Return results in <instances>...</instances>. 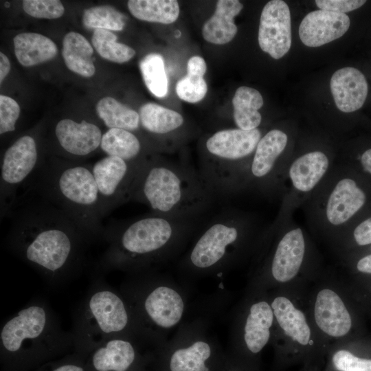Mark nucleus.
<instances>
[{
  "label": "nucleus",
  "mask_w": 371,
  "mask_h": 371,
  "mask_svg": "<svg viewBox=\"0 0 371 371\" xmlns=\"http://www.w3.org/2000/svg\"><path fill=\"white\" fill-rule=\"evenodd\" d=\"M100 148L106 156L128 162L143 163L151 158L144 155L142 143L133 131L121 128H109L103 133Z\"/></svg>",
  "instance_id": "nucleus-24"
},
{
  "label": "nucleus",
  "mask_w": 371,
  "mask_h": 371,
  "mask_svg": "<svg viewBox=\"0 0 371 371\" xmlns=\"http://www.w3.org/2000/svg\"><path fill=\"white\" fill-rule=\"evenodd\" d=\"M20 106L12 98L0 95V134L11 133L16 129L20 116Z\"/></svg>",
  "instance_id": "nucleus-40"
},
{
  "label": "nucleus",
  "mask_w": 371,
  "mask_h": 371,
  "mask_svg": "<svg viewBox=\"0 0 371 371\" xmlns=\"http://www.w3.org/2000/svg\"><path fill=\"white\" fill-rule=\"evenodd\" d=\"M357 160L360 170L371 176V147L363 150L357 157Z\"/></svg>",
  "instance_id": "nucleus-43"
},
{
  "label": "nucleus",
  "mask_w": 371,
  "mask_h": 371,
  "mask_svg": "<svg viewBox=\"0 0 371 371\" xmlns=\"http://www.w3.org/2000/svg\"><path fill=\"white\" fill-rule=\"evenodd\" d=\"M73 334L47 302L36 300L10 317L0 332L1 371H33L74 350Z\"/></svg>",
  "instance_id": "nucleus-2"
},
{
  "label": "nucleus",
  "mask_w": 371,
  "mask_h": 371,
  "mask_svg": "<svg viewBox=\"0 0 371 371\" xmlns=\"http://www.w3.org/2000/svg\"><path fill=\"white\" fill-rule=\"evenodd\" d=\"M307 294V308L313 325L325 346L346 341L353 328L352 313L341 282L322 274Z\"/></svg>",
  "instance_id": "nucleus-13"
},
{
  "label": "nucleus",
  "mask_w": 371,
  "mask_h": 371,
  "mask_svg": "<svg viewBox=\"0 0 371 371\" xmlns=\"http://www.w3.org/2000/svg\"><path fill=\"white\" fill-rule=\"evenodd\" d=\"M23 8L27 14L37 19H57L65 12L63 3L58 0H25Z\"/></svg>",
  "instance_id": "nucleus-38"
},
{
  "label": "nucleus",
  "mask_w": 371,
  "mask_h": 371,
  "mask_svg": "<svg viewBox=\"0 0 371 371\" xmlns=\"http://www.w3.org/2000/svg\"><path fill=\"white\" fill-rule=\"evenodd\" d=\"M261 49L274 59H280L291 46V23L289 8L282 0H272L264 6L258 36Z\"/></svg>",
  "instance_id": "nucleus-16"
},
{
  "label": "nucleus",
  "mask_w": 371,
  "mask_h": 371,
  "mask_svg": "<svg viewBox=\"0 0 371 371\" xmlns=\"http://www.w3.org/2000/svg\"><path fill=\"white\" fill-rule=\"evenodd\" d=\"M243 5L238 0H219L214 13L203 25V38L211 43L223 45L236 36L238 28L234 17L242 10Z\"/></svg>",
  "instance_id": "nucleus-23"
},
{
  "label": "nucleus",
  "mask_w": 371,
  "mask_h": 371,
  "mask_svg": "<svg viewBox=\"0 0 371 371\" xmlns=\"http://www.w3.org/2000/svg\"><path fill=\"white\" fill-rule=\"evenodd\" d=\"M96 113L109 128L137 131L140 125L139 113L122 104L115 98L106 96L96 104Z\"/></svg>",
  "instance_id": "nucleus-30"
},
{
  "label": "nucleus",
  "mask_w": 371,
  "mask_h": 371,
  "mask_svg": "<svg viewBox=\"0 0 371 371\" xmlns=\"http://www.w3.org/2000/svg\"><path fill=\"white\" fill-rule=\"evenodd\" d=\"M336 164L323 149H311L291 157L284 176V193L276 216L284 218L312 196Z\"/></svg>",
  "instance_id": "nucleus-14"
},
{
  "label": "nucleus",
  "mask_w": 371,
  "mask_h": 371,
  "mask_svg": "<svg viewBox=\"0 0 371 371\" xmlns=\"http://www.w3.org/2000/svg\"><path fill=\"white\" fill-rule=\"evenodd\" d=\"M175 89L180 99L196 103L205 97L207 86L203 77L187 74L177 82Z\"/></svg>",
  "instance_id": "nucleus-37"
},
{
  "label": "nucleus",
  "mask_w": 371,
  "mask_h": 371,
  "mask_svg": "<svg viewBox=\"0 0 371 371\" xmlns=\"http://www.w3.org/2000/svg\"><path fill=\"white\" fill-rule=\"evenodd\" d=\"M289 134L272 128L262 135L238 188V193L251 192L268 199L282 198L284 176L292 157Z\"/></svg>",
  "instance_id": "nucleus-11"
},
{
  "label": "nucleus",
  "mask_w": 371,
  "mask_h": 371,
  "mask_svg": "<svg viewBox=\"0 0 371 371\" xmlns=\"http://www.w3.org/2000/svg\"><path fill=\"white\" fill-rule=\"evenodd\" d=\"M215 199L198 170L157 157L143 165L130 196L153 213L174 217L201 216Z\"/></svg>",
  "instance_id": "nucleus-4"
},
{
  "label": "nucleus",
  "mask_w": 371,
  "mask_h": 371,
  "mask_svg": "<svg viewBox=\"0 0 371 371\" xmlns=\"http://www.w3.org/2000/svg\"><path fill=\"white\" fill-rule=\"evenodd\" d=\"M213 352L209 344L196 341L176 349L167 357L166 371H214Z\"/></svg>",
  "instance_id": "nucleus-26"
},
{
  "label": "nucleus",
  "mask_w": 371,
  "mask_h": 371,
  "mask_svg": "<svg viewBox=\"0 0 371 371\" xmlns=\"http://www.w3.org/2000/svg\"><path fill=\"white\" fill-rule=\"evenodd\" d=\"M330 87L337 109L344 113L361 109L368 93L365 76L358 69L351 67L337 70L330 78Z\"/></svg>",
  "instance_id": "nucleus-21"
},
{
  "label": "nucleus",
  "mask_w": 371,
  "mask_h": 371,
  "mask_svg": "<svg viewBox=\"0 0 371 371\" xmlns=\"http://www.w3.org/2000/svg\"><path fill=\"white\" fill-rule=\"evenodd\" d=\"M371 245V214L357 218L330 245L338 256L348 252L354 247Z\"/></svg>",
  "instance_id": "nucleus-32"
},
{
  "label": "nucleus",
  "mask_w": 371,
  "mask_h": 371,
  "mask_svg": "<svg viewBox=\"0 0 371 371\" xmlns=\"http://www.w3.org/2000/svg\"><path fill=\"white\" fill-rule=\"evenodd\" d=\"M201 218L174 217L150 212L113 221L104 226L102 238L108 247L99 267L108 271L148 265L194 231L201 225Z\"/></svg>",
  "instance_id": "nucleus-3"
},
{
  "label": "nucleus",
  "mask_w": 371,
  "mask_h": 371,
  "mask_svg": "<svg viewBox=\"0 0 371 371\" xmlns=\"http://www.w3.org/2000/svg\"><path fill=\"white\" fill-rule=\"evenodd\" d=\"M87 371H146L135 346L120 336L109 339L86 356Z\"/></svg>",
  "instance_id": "nucleus-18"
},
{
  "label": "nucleus",
  "mask_w": 371,
  "mask_h": 371,
  "mask_svg": "<svg viewBox=\"0 0 371 371\" xmlns=\"http://www.w3.org/2000/svg\"><path fill=\"white\" fill-rule=\"evenodd\" d=\"M93 49L82 34L69 32L63 40L62 56L67 67L84 77H91L95 72L92 60Z\"/></svg>",
  "instance_id": "nucleus-27"
},
{
  "label": "nucleus",
  "mask_w": 371,
  "mask_h": 371,
  "mask_svg": "<svg viewBox=\"0 0 371 371\" xmlns=\"http://www.w3.org/2000/svg\"><path fill=\"white\" fill-rule=\"evenodd\" d=\"M82 23L87 29L109 31H121L125 25L124 16L109 5H98L87 9L82 16Z\"/></svg>",
  "instance_id": "nucleus-35"
},
{
  "label": "nucleus",
  "mask_w": 371,
  "mask_h": 371,
  "mask_svg": "<svg viewBox=\"0 0 371 371\" xmlns=\"http://www.w3.org/2000/svg\"><path fill=\"white\" fill-rule=\"evenodd\" d=\"M139 115L144 129L157 135L172 134L184 124V118L179 113L153 102L142 105Z\"/></svg>",
  "instance_id": "nucleus-29"
},
{
  "label": "nucleus",
  "mask_w": 371,
  "mask_h": 371,
  "mask_svg": "<svg viewBox=\"0 0 371 371\" xmlns=\"http://www.w3.org/2000/svg\"><path fill=\"white\" fill-rule=\"evenodd\" d=\"M127 6L133 16L148 22L170 24L179 15V5L175 0H130Z\"/></svg>",
  "instance_id": "nucleus-31"
},
{
  "label": "nucleus",
  "mask_w": 371,
  "mask_h": 371,
  "mask_svg": "<svg viewBox=\"0 0 371 371\" xmlns=\"http://www.w3.org/2000/svg\"><path fill=\"white\" fill-rule=\"evenodd\" d=\"M304 288L278 289L271 299L273 337L284 352L303 355L326 348L311 320Z\"/></svg>",
  "instance_id": "nucleus-10"
},
{
  "label": "nucleus",
  "mask_w": 371,
  "mask_h": 371,
  "mask_svg": "<svg viewBox=\"0 0 371 371\" xmlns=\"http://www.w3.org/2000/svg\"><path fill=\"white\" fill-rule=\"evenodd\" d=\"M130 316L122 297L106 286H95L87 295L75 318L74 350L87 356L99 344L120 336Z\"/></svg>",
  "instance_id": "nucleus-9"
},
{
  "label": "nucleus",
  "mask_w": 371,
  "mask_h": 371,
  "mask_svg": "<svg viewBox=\"0 0 371 371\" xmlns=\"http://www.w3.org/2000/svg\"><path fill=\"white\" fill-rule=\"evenodd\" d=\"M144 309L148 319L157 326L168 328L181 319L184 303L174 289L159 286L153 289L144 301Z\"/></svg>",
  "instance_id": "nucleus-22"
},
{
  "label": "nucleus",
  "mask_w": 371,
  "mask_h": 371,
  "mask_svg": "<svg viewBox=\"0 0 371 371\" xmlns=\"http://www.w3.org/2000/svg\"><path fill=\"white\" fill-rule=\"evenodd\" d=\"M91 43L102 58L111 62L123 63L130 60L135 55V51L133 48L117 42V36L109 30H95Z\"/></svg>",
  "instance_id": "nucleus-33"
},
{
  "label": "nucleus",
  "mask_w": 371,
  "mask_h": 371,
  "mask_svg": "<svg viewBox=\"0 0 371 371\" xmlns=\"http://www.w3.org/2000/svg\"><path fill=\"white\" fill-rule=\"evenodd\" d=\"M146 161L133 163L116 157L106 156L92 165L103 217L130 201L134 182Z\"/></svg>",
  "instance_id": "nucleus-15"
},
{
  "label": "nucleus",
  "mask_w": 371,
  "mask_h": 371,
  "mask_svg": "<svg viewBox=\"0 0 371 371\" xmlns=\"http://www.w3.org/2000/svg\"><path fill=\"white\" fill-rule=\"evenodd\" d=\"M366 1L363 0H316L319 10L346 14L361 7Z\"/></svg>",
  "instance_id": "nucleus-41"
},
{
  "label": "nucleus",
  "mask_w": 371,
  "mask_h": 371,
  "mask_svg": "<svg viewBox=\"0 0 371 371\" xmlns=\"http://www.w3.org/2000/svg\"><path fill=\"white\" fill-rule=\"evenodd\" d=\"M140 71L148 90L156 97L168 93V78L163 57L156 53L146 55L139 63Z\"/></svg>",
  "instance_id": "nucleus-34"
},
{
  "label": "nucleus",
  "mask_w": 371,
  "mask_h": 371,
  "mask_svg": "<svg viewBox=\"0 0 371 371\" xmlns=\"http://www.w3.org/2000/svg\"><path fill=\"white\" fill-rule=\"evenodd\" d=\"M85 360V356L74 350L43 364L33 371H87Z\"/></svg>",
  "instance_id": "nucleus-39"
},
{
  "label": "nucleus",
  "mask_w": 371,
  "mask_h": 371,
  "mask_svg": "<svg viewBox=\"0 0 371 371\" xmlns=\"http://www.w3.org/2000/svg\"><path fill=\"white\" fill-rule=\"evenodd\" d=\"M102 135L97 124L85 120L63 118L54 128L58 153L64 159L76 161L90 157L100 148Z\"/></svg>",
  "instance_id": "nucleus-17"
},
{
  "label": "nucleus",
  "mask_w": 371,
  "mask_h": 371,
  "mask_svg": "<svg viewBox=\"0 0 371 371\" xmlns=\"http://www.w3.org/2000/svg\"><path fill=\"white\" fill-rule=\"evenodd\" d=\"M45 159L32 134L20 136L4 151L1 159V218L10 216L17 202L27 193Z\"/></svg>",
  "instance_id": "nucleus-12"
},
{
  "label": "nucleus",
  "mask_w": 371,
  "mask_h": 371,
  "mask_svg": "<svg viewBox=\"0 0 371 371\" xmlns=\"http://www.w3.org/2000/svg\"><path fill=\"white\" fill-rule=\"evenodd\" d=\"M40 197L23 196L17 202L9 216L7 241L47 280L58 282L80 270L91 239L63 210Z\"/></svg>",
  "instance_id": "nucleus-1"
},
{
  "label": "nucleus",
  "mask_w": 371,
  "mask_h": 371,
  "mask_svg": "<svg viewBox=\"0 0 371 371\" xmlns=\"http://www.w3.org/2000/svg\"><path fill=\"white\" fill-rule=\"evenodd\" d=\"M331 364L336 371H371V359L355 355L343 342L331 346Z\"/></svg>",
  "instance_id": "nucleus-36"
},
{
  "label": "nucleus",
  "mask_w": 371,
  "mask_h": 371,
  "mask_svg": "<svg viewBox=\"0 0 371 371\" xmlns=\"http://www.w3.org/2000/svg\"><path fill=\"white\" fill-rule=\"evenodd\" d=\"M357 170L338 163L302 205L308 225L330 245L361 214L370 192Z\"/></svg>",
  "instance_id": "nucleus-6"
},
{
  "label": "nucleus",
  "mask_w": 371,
  "mask_h": 371,
  "mask_svg": "<svg viewBox=\"0 0 371 371\" xmlns=\"http://www.w3.org/2000/svg\"><path fill=\"white\" fill-rule=\"evenodd\" d=\"M10 70V63L8 58L3 53H0V82L5 79Z\"/></svg>",
  "instance_id": "nucleus-45"
},
{
  "label": "nucleus",
  "mask_w": 371,
  "mask_h": 371,
  "mask_svg": "<svg viewBox=\"0 0 371 371\" xmlns=\"http://www.w3.org/2000/svg\"><path fill=\"white\" fill-rule=\"evenodd\" d=\"M350 20L346 14L317 10L308 13L299 27V36L306 46L317 47L341 37Z\"/></svg>",
  "instance_id": "nucleus-19"
},
{
  "label": "nucleus",
  "mask_w": 371,
  "mask_h": 371,
  "mask_svg": "<svg viewBox=\"0 0 371 371\" xmlns=\"http://www.w3.org/2000/svg\"><path fill=\"white\" fill-rule=\"evenodd\" d=\"M355 268L361 273L371 275V254H366L357 259Z\"/></svg>",
  "instance_id": "nucleus-44"
},
{
  "label": "nucleus",
  "mask_w": 371,
  "mask_h": 371,
  "mask_svg": "<svg viewBox=\"0 0 371 371\" xmlns=\"http://www.w3.org/2000/svg\"><path fill=\"white\" fill-rule=\"evenodd\" d=\"M192 247L189 261L200 269L220 265L261 239L265 229L256 216L238 208H227L205 224Z\"/></svg>",
  "instance_id": "nucleus-8"
},
{
  "label": "nucleus",
  "mask_w": 371,
  "mask_h": 371,
  "mask_svg": "<svg viewBox=\"0 0 371 371\" xmlns=\"http://www.w3.org/2000/svg\"><path fill=\"white\" fill-rule=\"evenodd\" d=\"M32 191L63 210L91 240L103 237V216L92 166L52 157L45 161L27 193Z\"/></svg>",
  "instance_id": "nucleus-5"
},
{
  "label": "nucleus",
  "mask_w": 371,
  "mask_h": 371,
  "mask_svg": "<svg viewBox=\"0 0 371 371\" xmlns=\"http://www.w3.org/2000/svg\"><path fill=\"white\" fill-rule=\"evenodd\" d=\"M263 103L262 96L258 90L247 86L238 88L232 99L233 117L238 128H258L262 122V115L258 110Z\"/></svg>",
  "instance_id": "nucleus-28"
},
{
  "label": "nucleus",
  "mask_w": 371,
  "mask_h": 371,
  "mask_svg": "<svg viewBox=\"0 0 371 371\" xmlns=\"http://www.w3.org/2000/svg\"><path fill=\"white\" fill-rule=\"evenodd\" d=\"M275 318L270 301L253 302L247 311L243 328L244 348L249 355H258L273 336Z\"/></svg>",
  "instance_id": "nucleus-20"
},
{
  "label": "nucleus",
  "mask_w": 371,
  "mask_h": 371,
  "mask_svg": "<svg viewBox=\"0 0 371 371\" xmlns=\"http://www.w3.org/2000/svg\"><path fill=\"white\" fill-rule=\"evenodd\" d=\"M13 43L16 59L24 67H31L48 61L54 58L58 53L54 41L38 33H21L14 38Z\"/></svg>",
  "instance_id": "nucleus-25"
},
{
  "label": "nucleus",
  "mask_w": 371,
  "mask_h": 371,
  "mask_svg": "<svg viewBox=\"0 0 371 371\" xmlns=\"http://www.w3.org/2000/svg\"><path fill=\"white\" fill-rule=\"evenodd\" d=\"M270 249L262 270L278 289L304 288L322 273L317 250L307 232L293 216L277 218L262 234Z\"/></svg>",
  "instance_id": "nucleus-7"
},
{
  "label": "nucleus",
  "mask_w": 371,
  "mask_h": 371,
  "mask_svg": "<svg viewBox=\"0 0 371 371\" xmlns=\"http://www.w3.org/2000/svg\"><path fill=\"white\" fill-rule=\"evenodd\" d=\"M207 70L205 60L198 56L191 57L187 63V74L203 77Z\"/></svg>",
  "instance_id": "nucleus-42"
}]
</instances>
